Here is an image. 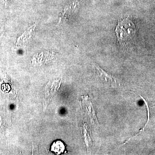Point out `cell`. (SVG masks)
<instances>
[{
	"label": "cell",
	"instance_id": "obj_1",
	"mask_svg": "<svg viewBox=\"0 0 155 155\" xmlns=\"http://www.w3.org/2000/svg\"><path fill=\"white\" fill-rule=\"evenodd\" d=\"M115 32L121 46L129 48L135 37V25L130 19H128L119 20Z\"/></svg>",
	"mask_w": 155,
	"mask_h": 155
},
{
	"label": "cell",
	"instance_id": "obj_2",
	"mask_svg": "<svg viewBox=\"0 0 155 155\" xmlns=\"http://www.w3.org/2000/svg\"><path fill=\"white\" fill-rule=\"evenodd\" d=\"M51 150L57 155H60L66 152V147L64 143L61 140L54 141L51 145Z\"/></svg>",
	"mask_w": 155,
	"mask_h": 155
},
{
	"label": "cell",
	"instance_id": "obj_3",
	"mask_svg": "<svg viewBox=\"0 0 155 155\" xmlns=\"http://www.w3.org/2000/svg\"><path fill=\"white\" fill-rule=\"evenodd\" d=\"M94 67L95 68V69H96L97 72H98L99 74L101 75V77L104 78H105V79H109L110 80L113 81H114V78L112 77L111 75H108L107 73H106L105 72L103 69L100 68L99 66H98L97 65H94Z\"/></svg>",
	"mask_w": 155,
	"mask_h": 155
}]
</instances>
